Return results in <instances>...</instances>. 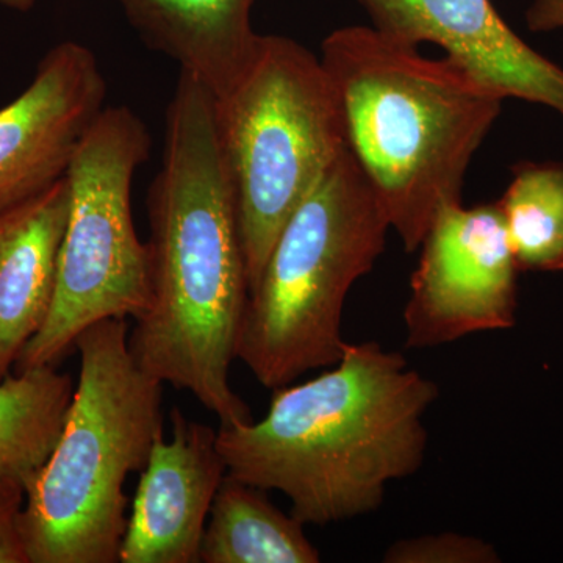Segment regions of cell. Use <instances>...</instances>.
<instances>
[{
    "mask_svg": "<svg viewBox=\"0 0 563 563\" xmlns=\"http://www.w3.org/2000/svg\"><path fill=\"white\" fill-rule=\"evenodd\" d=\"M152 295L129 332L141 369L188 390L221 428L254 420L231 385L250 298L246 255L217 98L180 73L166 111L161 172L147 195Z\"/></svg>",
    "mask_w": 563,
    "mask_h": 563,
    "instance_id": "obj_1",
    "label": "cell"
},
{
    "mask_svg": "<svg viewBox=\"0 0 563 563\" xmlns=\"http://www.w3.org/2000/svg\"><path fill=\"white\" fill-rule=\"evenodd\" d=\"M439 387L399 352L346 343L331 369L276 388L261 421L221 428L229 476L284 493L303 525L354 520L383 506L393 481L421 468L422 417Z\"/></svg>",
    "mask_w": 563,
    "mask_h": 563,
    "instance_id": "obj_2",
    "label": "cell"
},
{
    "mask_svg": "<svg viewBox=\"0 0 563 563\" xmlns=\"http://www.w3.org/2000/svg\"><path fill=\"white\" fill-rule=\"evenodd\" d=\"M498 201L520 272H563V163L515 166Z\"/></svg>",
    "mask_w": 563,
    "mask_h": 563,
    "instance_id": "obj_16",
    "label": "cell"
},
{
    "mask_svg": "<svg viewBox=\"0 0 563 563\" xmlns=\"http://www.w3.org/2000/svg\"><path fill=\"white\" fill-rule=\"evenodd\" d=\"M154 51L168 55L221 99L242 77L257 47L255 0H118Z\"/></svg>",
    "mask_w": 563,
    "mask_h": 563,
    "instance_id": "obj_13",
    "label": "cell"
},
{
    "mask_svg": "<svg viewBox=\"0 0 563 563\" xmlns=\"http://www.w3.org/2000/svg\"><path fill=\"white\" fill-rule=\"evenodd\" d=\"M387 563H495V548L484 540L457 532L429 533L393 543L384 554Z\"/></svg>",
    "mask_w": 563,
    "mask_h": 563,
    "instance_id": "obj_17",
    "label": "cell"
},
{
    "mask_svg": "<svg viewBox=\"0 0 563 563\" xmlns=\"http://www.w3.org/2000/svg\"><path fill=\"white\" fill-rule=\"evenodd\" d=\"M373 27L407 46L442 47L507 98L563 114V69L525 43L492 0H358Z\"/></svg>",
    "mask_w": 563,
    "mask_h": 563,
    "instance_id": "obj_10",
    "label": "cell"
},
{
    "mask_svg": "<svg viewBox=\"0 0 563 563\" xmlns=\"http://www.w3.org/2000/svg\"><path fill=\"white\" fill-rule=\"evenodd\" d=\"M321 52L347 151L406 251H418L439 211L462 203L504 96L451 58L422 57L374 27L339 29Z\"/></svg>",
    "mask_w": 563,
    "mask_h": 563,
    "instance_id": "obj_3",
    "label": "cell"
},
{
    "mask_svg": "<svg viewBox=\"0 0 563 563\" xmlns=\"http://www.w3.org/2000/svg\"><path fill=\"white\" fill-rule=\"evenodd\" d=\"M106 96L98 58L84 44L63 41L44 55L27 90L0 110V213L66 177Z\"/></svg>",
    "mask_w": 563,
    "mask_h": 563,
    "instance_id": "obj_9",
    "label": "cell"
},
{
    "mask_svg": "<svg viewBox=\"0 0 563 563\" xmlns=\"http://www.w3.org/2000/svg\"><path fill=\"white\" fill-rule=\"evenodd\" d=\"M69 206V181L63 177L0 213V383L49 317Z\"/></svg>",
    "mask_w": 563,
    "mask_h": 563,
    "instance_id": "obj_12",
    "label": "cell"
},
{
    "mask_svg": "<svg viewBox=\"0 0 563 563\" xmlns=\"http://www.w3.org/2000/svg\"><path fill=\"white\" fill-rule=\"evenodd\" d=\"M420 250L404 310L407 347L512 328L520 269L498 202L443 207Z\"/></svg>",
    "mask_w": 563,
    "mask_h": 563,
    "instance_id": "obj_8",
    "label": "cell"
},
{
    "mask_svg": "<svg viewBox=\"0 0 563 563\" xmlns=\"http://www.w3.org/2000/svg\"><path fill=\"white\" fill-rule=\"evenodd\" d=\"M74 390L57 366L13 372L0 383V474L25 488L58 442Z\"/></svg>",
    "mask_w": 563,
    "mask_h": 563,
    "instance_id": "obj_15",
    "label": "cell"
},
{
    "mask_svg": "<svg viewBox=\"0 0 563 563\" xmlns=\"http://www.w3.org/2000/svg\"><path fill=\"white\" fill-rule=\"evenodd\" d=\"M172 439L155 440L122 539L121 563H196L228 474L210 426L172 410Z\"/></svg>",
    "mask_w": 563,
    "mask_h": 563,
    "instance_id": "obj_11",
    "label": "cell"
},
{
    "mask_svg": "<svg viewBox=\"0 0 563 563\" xmlns=\"http://www.w3.org/2000/svg\"><path fill=\"white\" fill-rule=\"evenodd\" d=\"M217 110L251 292L284 225L347 150L342 110L321 58L279 35H261Z\"/></svg>",
    "mask_w": 563,
    "mask_h": 563,
    "instance_id": "obj_6",
    "label": "cell"
},
{
    "mask_svg": "<svg viewBox=\"0 0 563 563\" xmlns=\"http://www.w3.org/2000/svg\"><path fill=\"white\" fill-rule=\"evenodd\" d=\"M2 5L18 11H29L35 5V0H0Z\"/></svg>",
    "mask_w": 563,
    "mask_h": 563,
    "instance_id": "obj_20",
    "label": "cell"
},
{
    "mask_svg": "<svg viewBox=\"0 0 563 563\" xmlns=\"http://www.w3.org/2000/svg\"><path fill=\"white\" fill-rule=\"evenodd\" d=\"M146 125L129 107H106L68 169L70 206L49 317L14 372L57 366L81 332L103 320H139L150 307L151 257L132 217V181L150 158Z\"/></svg>",
    "mask_w": 563,
    "mask_h": 563,
    "instance_id": "obj_7",
    "label": "cell"
},
{
    "mask_svg": "<svg viewBox=\"0 0 563 563\" xmlns=\"http://www.w3.org/2000/svg\"><path fill=\"white\" fill-rule=\"evenodd\" d=\"M80 374L65 426L25 483L21 517L29 563H118L129 474L165 433L163 384L129 350V321L103 320L76 342Z\"/></svg>",
    "mask_w": 563,
    "mask_h": 563,
    "instance_id": "obj_4",
    "label": "cell"
},
{
    "mask_svg": "<svg viewBox=\"0 0 563 563\" xmlns=\"http://www.w3.org/2000/svg\"><path fill=\"white\" fill-rule=\"evenodd\" d=\"M390 231L350 151L282 229L244 309L235 357L263 387L292 384L342 358L344 301Z\"/></svg>",
    "mask_w": 563,
    "mask_h": 563,
    "instance_id": "obj_5",
    "label": "cell"
},
{
    "mask_svg": "<svg viewBox=\"0 0 563 563\" xmlns=\"http://www.w3.org/2000/svg\"><path fill=\"white\" fill-rule=\"evenodd\" d=\"M302 521L277 509L263 488L225 474L214 496L199 562L318 563Z\"/></svg>",
    "mask_w": 563,
    "mask_h": 563,
    "instance_id": "obj_14",
    "label": "cell"
},
{
    "mask_svg": "<svg viewBox=\"0 0 563 563\" xmlns=\"http://www.w3.org/2000/svg\"><path fill=\"white\" fill-rule=\"evenodd\" d=\"M526 24L532 32H554L563 29V0H532L526 10Z\"/></svg>",
    "mask_w": 563,
    "mask_h": 563,
    "instance_id": "obj_19",
    "label": "cell"
},
{
    "mask_svg": "<svg viewBox=\"0 0 563 563\" xmlns=\"http://www.w3.org/2000/svg\"><path fill=\"white\" fill-rule=\"evenodd\" d=\"M24 504V484L0 474V563H29L21 532Z\"/></svg>",
    "mask_w": 563,
    "mask_h": 563,
    "instance_id": "obj_18",
    "label": "cell"
}]
</instances>
